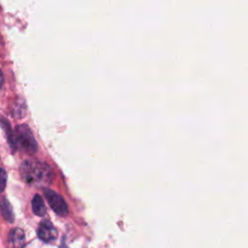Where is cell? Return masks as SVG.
Returning a JSON list of instances; mask_svg holds the SVG:
<instances>
[{
  "label": "cell",
  "instance_id": "cell-3",
  "mask_svg": "<svg viewBox=\"0 0 248 248\" xmlns=\"http://www.w3.org/2000/svg\"><path fill=\"white\" fill-rule=\"evenodd\" d=\"M44 195L51 209L59 216L65 217L68 214V205L65 200L56 192L50 189H44Z\"/></svg>",
  "mask_w": 248,
  "mask_h": 248
},
{
  "label": "cell",
  "instance_id": "cell-8",
  "mask_svg": "<svg viewBox=\"0 0 248 248\" xmlns=\"http://www.w3.org/2000/svg\"><path fill=\"white\" fill-rule=\"evenodd\" d=\"M6 184H7V172L4 169L0 168V193H2L5 190Z\"/></svg>",
  "mask_w": 248,
  "mask_h": 248
},
{
  "label": "cell",
  "instance_id": "cell-5",
  "mask_svg": "<svg viewBox=\"0 0 248 248\" xmlns=\"http://www.w3.org/2000/svg\"><path fill=\"white\" fill-rule=\"evenodd\" d=\"M25 241L24 232L20 228H14L8 235V242L11 248H23Z\"/></svg>",
  "mask_w": 248,
  "mask_h": 248
},
{
  "label": "cell",
  "instance_id": "cell-4",
  "mask_svg": "<svg viewBox=\"0 0 248 248\" xmlns=\"http://www.w3.org/2000/svg\"><path fill=\"white\" fill-rule=\"evenodd\" d=\"M38 237L46 243H50L56 240L58 232L52 223L48 220H43L40 222L37 229Z\"/></svg>",
  "mask_w": 248,
  "mask_h": 248
},
{
  "label": "cell",
  "instance_id": "cell-9",
  "mask_svg": "<svg viewBox=\"0 0 248 248\" xmlns=\"http://www.w3.org/2000/svg\"><path fill=\"white\" fill-rule=\"evenodd\" d=\"M3 83H4V77H3V73H2V71L0 69V89L3 86Z\"/></svg>",
  "mask_w": 248,
  "mask_h": 248
},
{
  "label": "cell",
  "instance_id": "cell-2",
  "mask_svg": "<svg viewBox=\"0 0 248 248\" xmlns=\"http://www.w3.org/2000/svg\"><path fill=\"white\" fill-rule=\"evenodd\" d=\"M15 147H18L21 151L32 155L37 152L38 144L30 128L25 124L17 125L14 135Z\"/></svg>",
  "mask_w": 248,
  "mask_h": 248
},
{
  "label": "cell",
  "instance_id": "cell-10",
  "mask_svg": "<svg viewBox=\"0 0 248 248\" xmlns=\"http://www.w3.org/2000/svg\"><path fill=\"white\" fill-rule=\"evenodd\" d=\"M61 248H67V246H66V244L64 242L61 243Z\"/></svg>",
  "mask_w": 248,
  "mask_h": 248
},
{
  "label": "cell",
  "instance_id": "cell-1",
  "mask_svg": "<svg viewBox=\"0 0 248 248\" xmlns=\"http://www.w3.org/2000/svg\"><path fill=\"white\" fill-rule=\"evenodd\" d=\"M19 173L24 182L29 185L46 187L52 182V169L45 162L26 160L19 167Z\"/></svg>",
  "mask_w": 248,
  "mask_h": 248
},
{
  "label": "cell",
  "instance_id": "cell-6",
  "mask_svg": "<svg viewBox=\"0 0 248 248\" xmlns=\"http://www.w3.org/2000/svg\"><path fill=\"white\" fill-rule=\"evenodd\" d=\"M0 213L2 217L9 223H13L15 220V215L13 207L7 198H2L0 201Z\"/></svg>",
  "mask_w": 248,
  "mask_h": 248
},
{
  "label": "cell",
  "instance_id": "cell-7",
  "mask_svg": "<svg viewBox=\"0 0 248 248\" xmlns=\"http://www.w3.org/2000/svg\"><path fill=\"white\" fill-rule=\"evenodd\" d=\"M32 209L33 212L37 215V216H45L46 213V204L42 199V197L40 195H35L32 199Z\"/></svg>",
  "mask_w": 248,
  "mask_h": 248
}]
</instances>
